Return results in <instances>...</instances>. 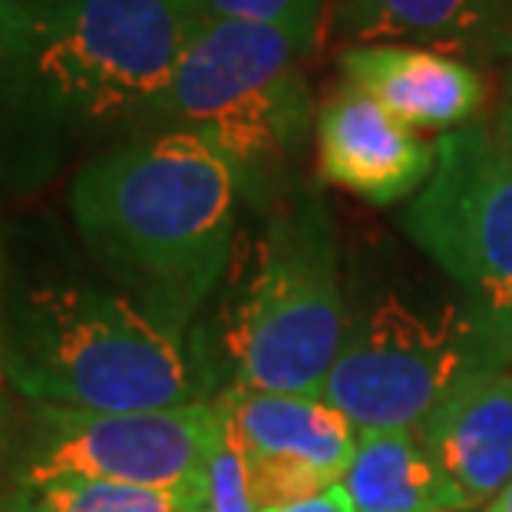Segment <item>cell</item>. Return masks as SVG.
<instances>
[{
  "mask_svg": "<svg viewBox=\"0 0 512 512\" xmlns=\"http://www.w3.org/2000/svg\"><path fill=\"white\" fill-rule=\"evenodd\" d=\"M235 199V162L189 129H156L106 149L70 185L86 248L179 334L225 271Z\"/></svg>",
  "mask_w": 512,
  "mask_h": 512,
  "instance_id": "cell-1",
  "label": "cell"
},
{
  "mask_svg": "<svg viewBox=\"0 0 512 512\" xmlns=\"http://www.w3.org/2000/svg\"><path fill=\"white\" fill-rule=\"evenodd\" d=\"M192 27L182 0H17L0 53V129L40 143L143 123Z\"/></svg>",
  "mask_w": 512,
  "mask_h": 512,
  "instance_id": "cell-2",
  "label": "cell"
},
{
  "mask_svg": "<svg viewBox=\"0 0 512 512\" xmlns=\"http://www.w3.org/2000/svg\"><path fill=\"white\" fill-rule=\"evenodd\" d=\"M0 357L10 394L47 407L133 413L202 403L182 334L126 291L83 281H0Z\"/></svg>",
  "mask_w": 512,
  "mask_h": 512,
  "instance_id": "cell-3",
  "label": "cell"
},
{
  "mask_svg": "<svg viewBox=\"0 0 512 512\" xmlns=\"http://www.w3.org/2000/svg\"><path fill=\"white\" fill-rule=\"evenodd\" d=\"M314 43L291 27L195 20L176 73L143 123L199 133L238 172L278 166L318 116L304 80Z\"/></svg>",
  "mask_w": 512,
  "mask_h": 512,
  "instance_id": "cell-4",
  "label": "cell"
},
{
  "mask_svg": "<svg viewBox=\"0 0 512 512\" xmlns=\"http://www.w3.org/2000/svg\"><path fill=\"white\" fill-rule=\"evenodd\" d=\"M347 344L331 225L318 199L278 215L258 242L225 331L235 384L265 394H321Z\"/></svg>",
  "mask_w": 512,
  "mask_h": 512,
  "instance_id": "cell-5",
  "label": "cell"
},
{
  "mask_svg": "<svg viewBox=\"0 0 512 512\" xmlns=\"http://www.w3.org/2000/svg\"><path fill=\"white\" fill-rule=\"evenodd\" d=\"M219 440L222 410L215 400L100 413L10 394L0 407V489L53 479L192 489L209 479Z\"/></svg>",
  "mask_w": 512,
  "mask_h": 512,
  "instance_id": "cell-6",
  "label": "cell"
},
{
  "mask_svg": "<svg viewBox=\"0 0 512 512\" xmlns=\"http://www.w3.org/2000/svg\"><path fill=\"white\" fill-rule=\"evenodd\" d=\"M512 364V324L470 301L420 311L384 298L347 337L321 394L367 430H417L466 377Z\"/></svg>",
  "mask_w": 512,
  "mask_h": 512,
  "instance_id": "cell-7",
  "label": "cell"
},
{
  "mask_svg": "<svg viewBox=\"0 0 512 512\" xmlns=\"http://www.w3.org/2000/svg\"><path fill=\"white\" fill-rule=\"evenodd\" d=\"M403 228L476 308L512 324V136L503 126L470 123L440 139Z\"/></svg>",
  "mask_w": 512,
  "mask_h": 512,
  "instance_id": "cell-8",
  "label": "cell"
},
{
  "mask_svg": "<svg viewBox=\"0 0 512 512\" xmlns=\"http://www.w3.org/2000/svg\"><path fill=\"white\" fill-rule=\"evenodd\" d=\"M215 403L245 450L261 509L344 483L361 433L324 394L228 387Z\"/></svg>",
  "mask_w": 512,
  "mask_h": 512,
  "instance_id": "cell-9",
  "label": "cell"
},
{
  "mask_svg": "<svg viewBox=\"0 0 512 512\" xmlns=\"http://www.w3.org/2000/svg\"><path fill=\"white\" fill-rule=\"evenodd\" d=\"M318 176L370 205H394L427 185L437 146L354 86H341L314 116Z\"/></svg>",
  "mask_w": 512,
  "mask_h": 512,
  "instance_id": "cell-10",
  "label": "cell"
},
{
  "mask_svg": "<svg viewBox=\"0 0 512 512\" xmlns=\"http://www.w3.org/2000/svg\"><path fill=\"white\" fill-rule=\"evenodd\" d=\"M463 512L486 506L512 479V364L466 377L417 427Z\"/></svg>",
  "mask_w": 512,
  "mask_h": 512,
  "instance_id": "cell-11",
  "label": "cell"
},
{
  "mask_svg": "<svg viewBox=\"0 0 512 512\" xmlns=\"http://www.w3.org/2000/svg\"><path fill=\"white\" fill-rule=\"evenodd\" d=\"M344 83L410 129L470 126L486 100L473 63L410 43H354L337 57Z\"/></svg>",
  "mask_w": 512,
  "mask_h": 512,
  "instance_id": "cell-12",
  "label": "cell"
},
{
  "mask_svg": "<svg viewBox=\"0 0 512 512\" xmlns=\"http://www.w3.org/2000/svg\"><path fill=\"white\" fill-rule=\"evenodd\" d=\"M354 43H410L450 57H512V0H334Z\"/></svg>",
  "mask_w": 512,
  "mask_h": 512,
  "instance_id": "cell-13",
  "label": "cell"
},
{
  "mask_svg": "<svg viewBox=\"0 0 512 512\" xmlns=\"http://www.w3.org/2000/svg\"><path fill=\"white\" fill-rule=\"evenodd\" d=\"M354 512H463L417 430H367L344 476Z\"/></svg>",
  "mask_w": 512,
  "mask_h": 512,
  "instance_id": "cell-14",
  "label": "cell"
},
{
  "mask_svg": "<svg viewBox=\"0 0 512 512\" xmlns=\"http://www.w3.org/2000/svg\"><path fill=\"white\" fill-rule=\"evenodd\" d=\"M205 483L192 489H152L100 479H53L0 489V512H209Z\"/></svg>",
  "mask_w": 512,
  "mask_h": 512,
  "instance_id": "cell-15",
  "label": "cell"
},
{
  "mask_svg": "<svg viewBox=\"0 0 512 512\" xmlns=\"http://www.w3.org/2000/svg\"><path fill=\"white\" fill-rule=\"evenodd\" d=\"M195 20H232V24H275L318 40L324 0H182Z\"/></svg>",
  "mask_w": 512,
  "mask_h": 512,
  "instance_id": "cell-16",
  "label": "cell"
},
{
  "mask_svg": "<svg viewBox=\"0 0 512 512\" xmlns=\"http://www.w3.org/2000/svg\"><path fill=\"white\" fill-rule=\"evenodd\" d=\"M205 493H209V503H205L209 512H261L255 499V486H252V473H248L245 450L238 446L235 433L228 430L225 417H222V440L215 446L212 463H209Z\"/></svg>",
  "mask_w": 512,
  "mask_h": 512,
  "instance_id": "cell-17",
  "label": "cell"
},
{
  "mask_svg": "<svg viewBox=\"0 0 512 512\" xmlns=\"http://www.w3.org/2000/svg\"><path fill=\"white\" fill-rule=\"evenodd\" d=\"M261 512H354V503H351L347 486L334 483V486L318 489V493H311V496L291 499V503H281V506H268Z\"/></svg>",
  "mask_w": 512,
  "mask_h": 512,
  "instance_id": "cell-18",
  "label": "cell"
},
{
  "mask_svg": "<svg viewBox=\"0 0 512 512\" xmlns=\"http://www.w3.org/2000/svg\"><path fill=\"white\" fill-rule=\"evenodd\" d=\"M483 512H512V479H509V486L503 489V493H496L489 503L483 506Z\"/></svg>",
  "mask_w": 512,
  "mask_h": 512,
  "instance_id": "cell-19",
  "label": "cell"
},
{
  "mask_svg": "<svg viewBox=\"0 0 512 512\" xmlns=\"http://www.w3.org/2000/svg\"><path fill=\"white\" fill-rule=\"evenodd\" d=\"M499 126L512 136V73H509V83H506V103H503V113H499Z\"/></svg>",
  "mask_w": 512,
  "mask_h": 512,
  "instance_id": "cell-20",
  "label": "cell"
},
{
  "mask_svg": "<svg viewBox=\"0 0 512 512\" xmlns=\"http://www.w3.org/2000/svg\"><path fill=\"white\" fill-rule=\"evenodd\" d=\"M17 0H0V53H4L7 43V24H10V10H14Z\"/></svg>",
  "mask_w": 512,
  "mask_h": 512,
  "instance_id": "cell-21",
  "label": "cell"
},
{
  "mask_svg": "<svg viewBox=\"0 0 512 512\" xmlns=\"http://www.w3.org/2000/svg\"><path fill=\"white\" fill-rule=\"evenodd\" d=\"M10 400V384H7V374H4V357H0V407Z\"/></svg>",
  "mask_w": 512,
  "mask_h": 512,
  "instance_id": "cell-22",
  "label": "cell"
}]
</instances>
